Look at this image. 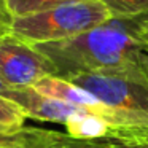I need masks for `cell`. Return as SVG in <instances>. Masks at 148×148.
<instances>
[{"mask_svg":"<svg viewBox=\"0 0 148 148\" xmlns=\"http://www.w3.org/2000/svg\"><path fill=\"white\" fill-rule=\"evenodd\" d=\"M32 46L53 64L56 77L64 80L80 73H103L148 86V45L135 37L131 18H112L73 38Z\"/></svg>","mask_w":148,"mask_h":148,"instance_id":"6da1fadb","label":"cell"},{"mask_svg":"<svg viewBox=\"0 0 148 148\" xmlns=\"http://www.w3.org/2000/svg\"><path fill=\"white\" fill-rule=\"evenodd\" d=\"M131 21H132V29H134L135 37L148 45V14L140 18H131Z\"/></svg>","mask_w":148,"mask_h":148,"instance_id":"4fadbf2b","label":"cell"},{"mask_svg":"<svg viewBox=\"0 0 148 148\" xmlns=\"http://www.w3.org/2000/svg\"><path fill=\"white\" fill-rule=\"evenodd\" d=\"M30 88H34L37 92L43 94L46 97H51V99L70 103L77 108L94 113V115L103 118L110 126H113V113L108 107H105L100 100H97L88 91L81 89L80 86L64 80V78H59L56 75H48V77L40 78Z\"/></svg>","mask_w":148,"mask_h":148,"instance_id":"52a82bcc","label":"cell"},{"mask_svg":"<svg viewBox=\"0 0 148 148\" xmlns=\"http://www.w3.org/2000/svg\"><path fill=\"white\" fill-rule=\"evenodd\" d=\"M112 19L100 0H80L46 11L13 18L10 34L29 45L69 40Z\"/></svg>","mask_w":148,"mask_h":148,"instance_id":"7a4b0ae2","label":"cell"},{"mask_svg":"<svg viewBox=\"0 0 148 148\" xmlns=\"http://www.w3.org/2000/svg\"><path fill=\"white\" fill-rule=\"evenodd\" d=\"M72 2H80V0H7L13 18L40 13V11H46L59 5L72 3Z\"/></svg>","mask_w":148,"mask_h":148,"instance_id":"8fae6325","label":"cell"},{"mask_svg":"<svg viewBox=\"0 0 148 148\" xmlns=\"http://www.w3.org/2000/svg\"><path fill=\"white\" fill-rule=\"evenodd\" d=\"M8 91H10V86H8L2 78H0V97H7Z\"/></svg>","mask_w":148,"mask_h":148,"instance_id":"9a60e30c","label":"cell"},{"mask_svg":"<svg viewBox=\"0 0 148 148\" xmlns=\"http://www.w3.org/2000/svg\"><path fill=\"white\" fill-rule=\"evenodd\" d=\"M0 148H23V147H16V145H10V143H2V142H0Z\"/></svg>","mask_w":148,"mask_h":148,"instance_id":"2e32d148","label":"cell"},{"mask_svg":"<svg viewBox=\"0 0 148 148\" xmlns=\"http://www.w3.org/2000/svg\"><path fill=\"white\" fill-rule=\"evenodd\" d=\"M67 81L92 94L113 113V127H148V86L119 75L80 73Z\"/></svg>","mask_w":148,"mask_h":148,"instance_id":"3957f363","label":"cell"},{"mask_svg":"<svg viewBox=\"0 0 148 148\" xmlns=\"http://www.w3.org/2000/svg\"><path fill=\"white\" fill-rule=\"evenodd\" d=\"M132 131H134L137 135L143 137L145 140H148V127H132Z\"/></svg>","mask_w":148,"mask_h":148,"instance_id":"5bb4252c","label":"cell"},{"mask_svg":"<svg viewBox=\"0 0 148 148\" xmlns=\"http://www.w3.org/2000/svg\"><path fill=\"white\" fill-rule=\"evenodd\" d=\"M11 23H13V14L8 8L7 0H0V37L10 34Z\"/></svg>","mask_w":148,"mask_h":148,"instance_id":"7c38bea8","label":"cell"},{"mask_svg":"<svg viewBox=\"0 0 148 148\" xmlns=\"http://www.w3.org/2000/svg\"><path fill=\"white\" fill-rule=\"evenodd\" d=\"M27 116L14 102L0 97V137H7L24 127Z\"/></svg>","mask_w":148,"mask_h":148,"instance_id":"9c48e42d","label":"cell"},{"mask_svg":"<svg viewBox=\"0 0 148 148\" xmlns=\"http://www.w3.org/2000/svg\"><path fill=\"white\" fill-rule=\"evenodd\" d=\"M5 99L14 102L27 118H34L38 121H49L67 124V121L81 108L61 102V100L46 97L37 92L34 88H10Z\"/></svg>","mask_w":148,"mask_h":148,"instance_id":"8992f818","label":"cell"},{"mask_svg":"<svg viewBox=\"0 0 148 148\" xmlns=\"http://www.w3.org/2000/svg\"><path fill=\"white\" fill-rule=\"evenodd\" d=\"M115 19H129L148 14V0H100Z\"/></svg>","mask_w":148,"mask_h":148,"instance_id":"30bf717a","label":"cell"},{"mask_svg":"<svg viewBox=\"0 0 148 148\" xmlns=\"http://www.w3.org/2000/svg\"><path fill=\"white\" fill-rule=\"evenodd\" d=\"M67 134L73 138H96L107 135L112 126L103 118L86 110H78L65 124Z\"/></svg>","mask_w":148,"mask_h":148,"instance_id":"ba28073f","label":"cell"},{"mask_svg":"<svg viewBox=\"0 0 148 148\" xmlns=\"http://www.w3.org/2000/svg\"><path fill=\"white\" fill-rule=\"evenodd\" d=\"M0 142L23 148H148V140L137 135L132 127L113 126L107 135L96 138H73L67 132L23 127L11 135L0 137Z\"/></svg>","mask_w":148,"mask_h":148,"instance_id":"277c9868","label":"cell"},{"mask_svg":"<svg viewBox=\"0 0 148 148\" xmlns=\"http://www.w3.org/2000/svg\"><path fill=\"white\" fill-rule=\"evenodd\" d=\"M48 75H56L54 67L32 45L13 34L0 37V78L10 88H30Z\"/></svg>","mask_w":148,"mask_h":148,"instance_id":"5b68a950","label":"cell"}]
</instances>
